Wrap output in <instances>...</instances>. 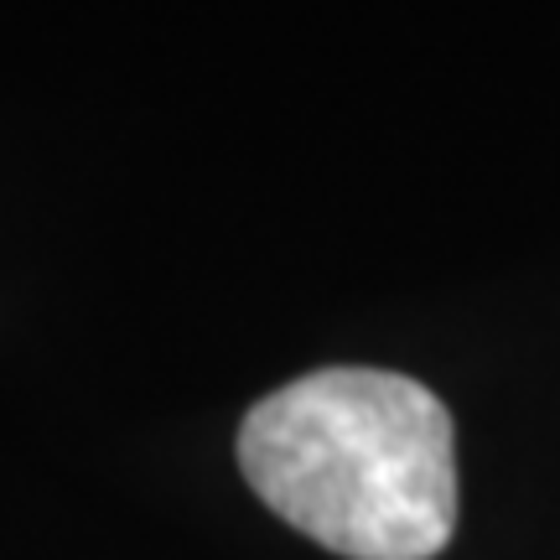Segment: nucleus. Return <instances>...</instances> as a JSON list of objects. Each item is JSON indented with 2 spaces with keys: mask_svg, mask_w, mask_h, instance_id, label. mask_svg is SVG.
Listing matches in <instances>:
<instances>
[{
  "mask_svg": "<svg viewBox=\"0 0 560 560\" xmlns=\"http://www.w3.org/2000/svg\"><path fill=\"white\" fill-rule=\"evenodd\" d=\"M240 467L270 514L348 560H431L457 529L452 416L410 374H301L244 416Z\"/></svg>",
  "mask_w": 560,
  "mask_h": 560,
  "instance_id": "f257e3e1",
  "label": "nucleus"
}]
</instances>
